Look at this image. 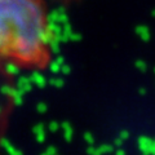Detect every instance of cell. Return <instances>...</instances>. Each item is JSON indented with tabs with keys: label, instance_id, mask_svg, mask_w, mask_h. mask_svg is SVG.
<instances>
[{
	"label": "cell",
	"instance_id": "obj_1",
	"mask_svg": "<svg viewBox=\"0 0 155 155\" xmlns=\"http://www.w3.org/2000/svg\"><path fill=\"white\" fill-rule=\"evenodd\" d=\"M53 52V30L45 0H0V61L43 70Z\"/></svg>",
	"mask_w": 155,
	"mask_h": 155
}]
</instances>
